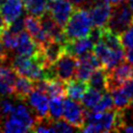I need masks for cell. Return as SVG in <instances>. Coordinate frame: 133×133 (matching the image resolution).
<instances>
[{"instance_id": "1", "label": "cell", "mask_w": 133, "mask_h": 133, "mask_svg": "<svg viewBox=\"0 0 133 133\" xmlns=\"http://www.w3.org/2000/svg\"><path fill=\"white\" fill-rule=\"evenodd\" d=\"M125 126L124 114L122 110L95 111L88 110L85 113V123L81 129L87 133L122 131Z\"/></svg>"}, {"instance_id": "2", "label": "cell", "mask_w": 133, "mask_h": 133, "mask_svg": "<svg viewBox=\"0 0 133 133\" xmlns=\"http://www.w3.org/2000/svg\"><path fill=\"white\" fill-rule=\"evenodd\" d=\"M91 28L92 23L89 11L83 7H76L63 27V31L68 41H75L88 36Z\"/></svg>"}, {"instance_id": "3", "label": "cell", "mask_w": 133, "mask_h": 133, "mask_svg": "<svg viewBox=\"0 0 133 133\" xmlns=\"http://www.w3.org/2000/svg\"><path fill=\"white\" fill-rule=\"evenodd\" d=\"M132 23H133V15L130 5H128L125 1L112 5L111 15L106 26L107 28L121 34Z\"/></svg>"}, {"instance_id": "4", "label": "cell", "mask_w": 133, "mask_h": 133, "mask_svg": "<svg viewBox=\"0 0 133 133\" xmlns=\"http://www.w3.org/2000/svg\"><path fill=\"white\" fill-rule=\"evenodd\" d=\"M123 49L124 48L111 49L101 41V42L95 44L94 53L100 60L102 66L105 68L107 71H110L114 66H116L118 63L124 61L125 52Z\"/></svg>"}, {"instance_id": "5", "label": "cell", "mask_w": 133, "mask_h": 133, "mask_svg": "<svg viewBox=\"0 0 133 133\" xmlns=\"http://www.w3.org/2000/svg\"><path fill=\"white\" fill-rule=\"evenodd\" d=\"M78 66V58L70 53L63 52V54L52 64L53 72L56 78L68 82L75 78Z\"/></svg>"}, {"instance_id": "6", "label": "cell", "mask_w": 133, "mask_h": 133, "mask_svg": "<svg viewBox=\"0 0 133 133\" xmlns=\"http://www.w3.org/2000/svg\"><path fill=\"white\" fill-rule=\"evenodd\" d=\"M85 113L86 110L83 108V105L78 103L73 99L63 100V114L62 117L76 127L77 129H82L85 123Z\"/></svg>"}, {"instance_id": "7", "label": "cell", "mask_w": 133, "mask_h": 133, "mask_svg": "<svg viewBox=\"0 0 133 133\" xmlns=\"http://www.w3.org/2000/svg\"><path fill=\"white\" fill-rule=\"evenodd\" d=\"M131 79H133V65L127 61H123L112 70L108 71L107 89L110 91L113 88L122 86L125 82Z\"/></svg>"}, {"instance_id": "8", "label": "cell", "mask_w": 133, "mask_h": 133, "mask_svg": "<svg viewBox=\"0 0 133 133\" xmlns=\"http://www.w3.org/2000/svg\"><path fill=\"white\" fill-rule=\"evenodd\" d=\"M73 11H74V5L69 0L49 1L48 12L61 28L65 26Z\"/></svg>"}, {"instance_id": "9", "label": "cell", "mask_w": 133, "mask_h": 133, "mask_svg": "<svg viewBox=\"0 0 133 133\" xmlns=\"http://www.w3.org/2000/svg\"><path fill=\"white\" fill-rule=\"evenodd\" d=\"M26 100L34 110L37 117H49V96L46 92L34 87Z\"/></svg>"}, {"instance_id": "10", "label": "cell", "mask_w": 133, "mask_h": 133, "mask_svg": "<svg viewBox=\"0 0 133 133\" xmlns=\"http://www.w3.org/2000/svg\"><path fill=\"white\" fill-rule=\"evenodd\" d=\"M111 10L112 5L107 2L96 1V3H92L90 5V9L88 10L92 26L101 28L106 27L111 15Z\"/></svg>"}, {"instance_id": "11", "label": "cell", "mask_w": 133, "mask_h": 133, "mask_svg": "<svg viewBox=\"0 0 133 133\" xmlns=\"http://www.w3.org/2000/svg\"><path fill=\"white\" fill-rule=\"evenodd\" d=\"M41 48L42 47L32 38V36L26 30H23L18 33L17 45L14 51L18 55L33 56L37 52H39Z\"/></svg>"}, {"instance_id": "12", "label": "cell", "mask_w": 133, "mask_h": 133, "mask_svg": "<svg viewBox=\"0 0 133 133\" xmlns=\"http://www.w3.org/2000/svg\"><path fill=\"white\" fill-rule=\"evenodd\" d=\"M18 73L5 63H0V95L9 96L14 94L15 82Z\"/></svg>"}, {"instance_id": "13", "label": "cell", "mask_w": 133, "mask_h": 133, "mask_svg": "<svg viewBox=\"0 0 133 133\" xmlns=\"http://www.w3.org/2000/svg\"><path fill=\"white\" fill-rule=\"evenodd\" d=\"M95 44L94 42L88 37H82L75 41H68L64 45V52L75 55L77 58L88 54L94 51Z\"/></svg>"}, {"instance_id": "14", "label": "cell", "mask_w": 133, "mask_h": 133, "mask_svg": "<svg viewBox=\"0 0 133 133\" xmlns=\"http://www.w3.org/2000/svg\"><path fill=\"white\" fill-rule=\"evenodd\" d=\"M23 0H5L0 5V11L6 25L10 24L14 20L21 17L23 15Z\"/></svg>"}, {"instance_id": "15", "label": "cell", "mask_w": 133, "mask_h": 133, "mask_svg": "<svg viewBox=\"0 0 133 133\" xmlns=\"http://www.w3.org/2000/svg\"><path fill=\"white\" fill-rule=\"evenodd\" d=\"M63 52H64V45L53 39L42 47V53L45 57L48 66L53 64L63 54Z\"/></svg>"}, {"instance_id": "16", "label": "cell", "mask_w": 133, "mask_h": 133, "mask_svg": "<svg viewBox=\"0 0 133 133\" xmlns=\"http://www.w3.org/2000/svg\"><path fill=\"white\" fill-rule=\"evenodd\" d=\"M107 79H108V71L105 68L100 66L91 73L89 79L87 80V84H88V86H90L101 92H106V91H108Z\"/></svg>"}, {"instance_id": "17", "label": "cell", "mask_w": 133, "mask_h": 133, "mask_svg": "<svg viewBox=\"0 0 133 133\" xmlns=\"http://www.w3.org/2000/svg\"><path fill=\"white\" fill-rule=\"evenodd\" d=\"M34 88V81L18 75L16 82H15V88H14V95L16 96V98L20 99V100H26L27 97L29 96V94L33 90Z\"/></svg>"}, {"instance_id": "18", "label": "cell", "mask_w": 133, "mask_h": 133, "mask_svg": "<svg viewBox=\"0 0 133 133\" xmlns=\"http://www.w3.org/2000/svg\"><path fill=\"white\" fill-rule=\"evenodd\" d=\"M87 88H88L87 82L79 80V79H72L65 82L66 96L75 101H81Z\"/></svg>"}, {"instance_id": "19", "label": "cell", "mask_w": 133, "mask_h": 133, "mask_svg": "<svg viewBox=\"0 0 133 133\" xmlns=\"http://www.w3.org/2000/svg\"><path fill=\"white\" fill-rule=\"evenodd\" d=\"M1 131L6 133H21L31 131V129L15 116L8 115L1 124Z\"/></svg>"}, {"instance_id": "20", "label": "cell", "mask_w": 133, "mask_h": 133, "mask_svg": "<svg viewBox=\"0 0 133 133\" xmlns=\"http://www.w3.org/2000/svg\"><path fill=\"white\" fill-rule=\"evenodd\" d=\"M110 92L114 102V107L116 109L123 111L126 108H129L133 104V100L126 94V91L122 88V86L111 89Z\"/></svg>"}, {"instance_id": "21", "label": "cell", "mask_w": 133, "mask_h": 133, "mask_svg": "<svg viewBox=\"0 0 133 133\" xmlns=\"http://www.w3.org/2000/svg\"><path fill=\"white\" fill-rule=\"evenodd\" d=\"M23 4L28 14L41 17L48 11L49 0H23Z\"/></svg>"}, {"instance_id": "22", "label": "cell", "mask_w": 133, "mask_h": 133, "mask_svg": "<svg viewBox=\"0 0 133 133\" xmlns=\"http://www.w3.org/2000/svg\"><path fill=\"white\" fill-rule=\"evenodd\" d=\"M63 99L61 97H53L49 99V118L59 119L63 114Z\"/></svg>"}, {"instance_id": "23", "label": "cell", "mask_w": 133, "mask_h": 133, "mask_svg": "<svg viewBox=\"0 0 133 133\" xmlns=\"http://www.w3.org/2000/svg\"><path fill=\"white\" fill-rule=\"evenodd\" d=\"M102 96L103 95H102L101 91H99V90H97L92 87L87 88V90L85 91L84 96L81 99V103L85 108H87L88 110H91L99 103Z\"/></svg>"}, {"instance_id": "24", "label": "cell", "mask_w": 133, "mask_h": 133, "mask_svg": "<svg viewBox=\"0 0 133 133\" xmlns=\"http://www.w3.org/2000/svg\"><path fill=\"white\" fill-rule=\"evenodd\" d=\"M51 128H52V133H71L74 131H77L76 127L68 123L64 118L61 119H51Z\"/></svg>"}, {"instance_id": "25", "label": "cell", "mask_w": 133, "mask_h": 133, "mask_svg": "<svg viewBox=\"0 0 133 133\" xmlns=\"http://www.w3.org/2000/svg\"><path fill=\"white\" fill-rule=\"evenodd\" d=\"M17 38H18V34L8 30L7 27L0 33V42L2 43L6 51L15 50L16 45H17Z\"/></svg>"}, {"instance_id": "26", "label": "cell", "mask_w": 133, "mask_h": 133, "mask_svg": "<svg viewBox=\"0 0 133 133\" xmlns=\"http://www.w3.org/2000/svg\"><path fill=\"white\" fill-rule=\"evenodd\" d=\"M113 107H114V102H113L111 94L105 92L102 96V98L99 101V103L91 110H95V111H107V110L113 109Z\"/></svg>"}, {"instance_id": "27", "label": "cell", "mask_w": 133, "mask_h": 133, "mask_svg": "<svg viewBox=\"0 0 133 133\" xmlns=\"http://www.w3.org/2000/svg\"><path fill=\"white\" fill-rule=\"evenodd\" d=\"M119 37L121 43L125 49L133 48V23L119 34Z\"/></svg>"}, {"instance_id": "28", "label": "cell", "mask_w": 133, "mask_h": 133, "mask_svg": "<svg viewBox=\"0 0 133 133\" xmlns=\"http://www.w3.org/2000/svg\"><path fill=\"white\" fill-rule=\"evenodd\" d=\"M16 105L14 104L12 101H10L9 99H4L0 102V113L2 116L6 117L8 115H10L15 109Z\"/></svg>"}, {"instance_id": "29", "label": "cell", "mask_w": 133, "mask_h": 133, "mask_svg": "<svg viewBox=\"0 0 133 133\" xmlns=\"http://www.w3.org/2000/svg\"><path fill=\"white\" fill-rule=\"evenodd\" d=\"M7 29L12 31L14 33H20L21 31L25 30V24H24V18L23 15L19 18H17L16 20H14L10 24L7 25Z\"/></svg>"}, {"instance_id": "30", "label": "cell", "mask_w": 133, "mask_h": 133, "mask_svg": "<svg viewBox=\"0 0 133 133\" xmlns=\"http://www.w3.org/2000/svg\"><path fill=\"white\" fill-rule=\"evenodd\" d=\"M122 88L126 91V94L133 100V79L128 80L127 82H125L122 85Z\"/></svg>"}, {"instance_id": "31", "label": "cell", "mask_w": 133, "mask_h": 133, "mask_svg": "<svg viewBox=\"0 0 133 133\" xmlns=\"http://www.w3.org/2000/svg\"><path fill=\"white\" fill-rule=\"evenodd\" d=\"M8 60V54L6 52V49L0 42V63H5Z\"/></svg>"}, {"instance_id": "32", "label": "cell", "mask_w": 133, "mask_h": 133, "mask_svg": "<svg viewBox=\"0 0 133 133\" xmlns=\"http://www.w3.org/2000/svg\"><path fill=\"white\" fill-rule=\"evenodd\" d=\"M69 1L74 5V7H84L88 2L90 3L94 2V0H69Z\"/></svg>"}, {"instance_id": "33", "label": "cell", "mask_w": 133, "mask_h": 133, "mask_svg": "<svg viewBox=\"0 0 133 133\" xmlns=\"http://www.w3.org/2000/svg\"><path fill=\"white\" fill-rule=\"evenodd\" d=\"M125 59L127 62H129L131 65H133V48L126 49L125 52Z\"/></svg>"}, {"instance_id": "34", "label": "cell", "mask_w": 133, "mask_h": 133, "mask_svg": "<svg viewBox=\"0 0 133 133\" xmlns=\"http://www.w3.org/2000/svg\"><path fill=\"white\" fill-rule=\"evenodd\" d=\"M6 27H7V25H6V23H5V21H4L3 17H2V14L0 11V32H2Z\"/></svg>"}, {"instance_id": "35", "label": "cell", "mask_w": 133, "mask_h": 133, "mask_svg": "<svg viewBox=\"0 0 133 133\" xmlns=\"http://www.w3.org/2000/svg\"><path fill=\"white\" fill-rule=\"evenodd\" d=\"M94 1H95V0H94ZM96 1L107 2V3L111 4V5H115V4H118V3H121V2H123V1H125V0H96Z\"/></svg>"}, {"instance_id": "36", "label": "cell", "mask_w": 133, "mask_h": 133, "mask_svg": "<svg viewBox=\"0 0 133 133\" xmlns=\"http://www.w3.org/2000/svg\"><path fill=\"white\" fill-rule=\"evenodd\" d=\"M130 8H131V11H132V15H133V1H130Z\"/></svg>"}, {"instance_id": "37", "label": "cell", "mask_w": 133, "mask_h": 133, "mask_svg": "<svg viewBox=\"0 0 133 133\" xmlns=\"http://www.w3.org/2000/svg\"><path fill=\"white\" fill-rule=\"evenodd\" d=\"M49 1H55V0H49Z\"/></svg>"}, {"instance_id": "38", "label": "cell", "mask_w": 133, "mask_h": 133, "mask_svg": "<svg viewBox=\"0 0 133 133\" xmlns=\"http://www.w3.org/2000/svg\"><path fill=\"white\" fill-rule=\"evenodd\" d=\"M129 1H133V0H129Z\"/></svg>"}]
</instances>
